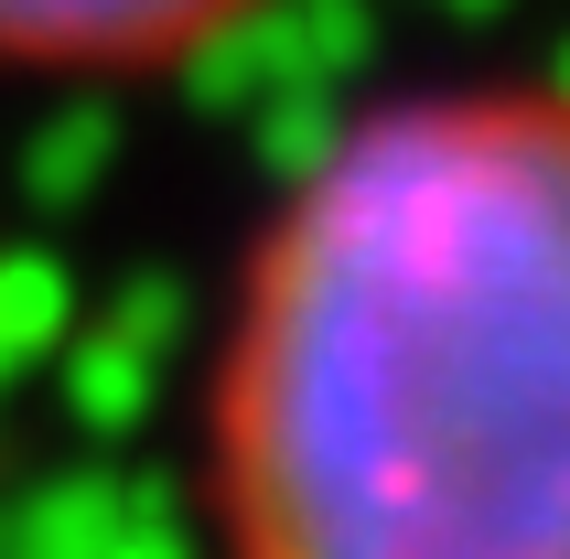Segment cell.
<instances>
[{"instance_id": "cell-1", "label": "cell", "mask_w": 570, "mask_h": 559, "mask_svg": "<svg viewBox=\"0 0 570 559\" xmlns=\"http://www.w3.org/2000/svg\"><path fill=\"white\" fill-rule=\"evenodd\" d=\"M216 559H570V76L355 108L205 355Z\"/></svg>"}, {"instance_id": "cell-2", "label": "cell", "mask_w": 570, "mask_h": 559, "mask_svg": "<svg viewBox=\"0 0 570 559\" xmlns=\"http://www.w3.org/2000/svg\"><path fill=\"white\" fill-rule=\"evenodd\" d=\"M269 0H0V65L22 76H161Z\"/></svg>"}]
</instances>
